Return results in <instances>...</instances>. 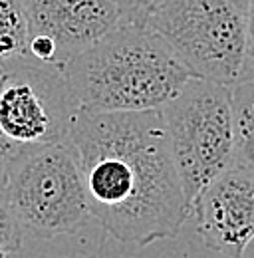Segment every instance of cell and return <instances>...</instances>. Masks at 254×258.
I'll list each match as a JSON object with an SVG mask.
<instances>
[{
    "label": "cell",
    "mask_w": 254,
    "mask_h": 258,
    "mask_svg": "<svg viewBox=\"0 0 254 258\" xmlns=\"http://www.w3.org/2000/svg\"><path fill=\"white\" fill-rule=\"evenodd\" d=\"M70 141L78 149L88 209L123 244L175 238L189 205L161 109L82 111Z\"/></svg>",
    "instance_id": "obj_1"
},
{
    "label": "cell",
    "mask_w": 254,
    "mask_h": 258,
    "mask_svg": "<svg viewBox=\"0 0 254 258\" xmlns=\"http://www.w3.org/2000/svg\"><path fill=\"white\" fill-rule=\"evenodd\" d=\"M82 111L161 109L193 78L149 26L121 20L62 66Z\"/></svg>",
    "instance_id": "obj_2"
},
{
    "label": "cell",
    "mask_w": 254,
    "mask_h": 258,
    "mask_svg": "<svg viewBox=\"0 0 254 258\" xmlns=\"http://www.w3.org/2000/svg\"><path fill=\"white\" fill-rule=\"evenodd\" d=\"M147 26L193 78L234 88L248 74V0H165Z\"/></svg>",
    "instance_id": "obj_3"
},
{
    "label": "cell",
    "mask_w": 254,
    "mask_h": 258,
    "mask_svg": "<svg viewBox=\"0 0 254 258\" xmlns=\"http://www.w3.org/2000/svg\"><path fill=\"white\" fill-rule=\"evenodd\" d=\"M161 113L190 215L195 199L234 167L232 88L189 78L181 92L161 107Z\"/></svg>",
    "instance_id": "obj_4"
},
{
    "label": "cell",
    "mask_w": 254,
    "mask_h": 258,
    "mask_svg": "<svg viewBox=\"0 0 254 258\" xmlns=\"http://www.w3.org/2000/svg\"><path fill=\"white\" fill-rule=\"evenodd\" d=\"M0 191L24 232L38 238L74 234L92 217L82 161L70 139L14 155Z\"/></svg>",
    "instance_id": "obj_5"
},
{
    "label": "cell",
    "mask_w": 254,
    "mask_h": 258,
    "mask_svg": "<svg viewBox=\"0 0 254 258\" xmlns=\"http://www.w3.org/2000/svg\"><path fill=\"white\" fill-rule=\"evenodd\" d=\"M76 115L62 68L26 58L0 76V141L14 155L70 139Z\"/></svg>",
    "instance_id": "obj_6"
},
{
    "label": "cell",
    "mask_w": 254,
    "mask_h": 258,
    "mask_svg": "<svg viewBox=\"0 0 254 258\" xmlns=\"http://www.w3.org/2000/svg\"><path fill=\"white\" fill-rule=\"evenodd\" d=\"M207 248L224 258H244L254 240V171L232 167L190 205Z\"/></svg>",
    "instance_id": "obj_7"
},
{
    "label": "cell",
    "mask_w": 254,
    "mask_h": 258,
    "mask_svg": "<svg viewBox=\"0 0 254 258\" xmlns=\"http://www.w3.org/2000/svg\"><path fill=\"white\" fill-rule=\"evenodd\" d=\"M28 36L50 38L62 66L111 32L123 18L113 0H20Z\"/></svg>",
    "instance_id": "obj_8"
},
{
    "label": "cell",
    "mask_w": 254,
    "mask_h": 258,
    "mask_svg": "<svg viewBox=\"0 0 254 258\" xmlns=\"http://www.w3.org/2000/svg\"><path fill=\"white\" fill-rule=\"evenodd\" d=\"M28 58V22L20 0H0V76Z\"/></svg>",
    "instance_id": "obj_9"
},
{
    "label": "cell",
    "mask_w": 254,
    "mask_h": 258,
    "mask_svg": "<svg viewBox=\"0 0 254 258\" xmlns=\"http://www.w3.org/2000/svg\"><path fill=\"white\" fill-rule=\"evenodd\" d=\"M234 113V167L254 171V78H244L232 88Z\"/></svg>",
    "instance_id": "obj_10"
},
{
    "label": "cell",
    "mask_w": 254,
    "mask_h": 258,
    "mask_svg": "<svg viewBox=\"0 0 254 258\" xmlns=\"http://www.w3.org/2000/svg\"><path fill=\"white\" fill-rule=\"evenodd\" d=\"M24 228L20 225L16 213L12 211L8 199L0 191V250L12 254L18 252L22 246Z\"/></svg>",
    "instance_id": "obj_11"
},
{
    "label": "cell",
    "mask_w": 254,
    "mask_h": 258,
    "mask_svg": "<svg viewBox=\"0 0 254 258\" xmlns=\"http://www.w3.org/2000/svg\"><path fill=\"white\" fill-rule=\"evenodd\" d=\"M121 12V18L133 24L147 26L149 18L157 12L165 0H113Z\"/></svg>",
    "instance_id": "obj_12"
},
{
    "label": "cell",
    "mask_w": 254,
    "mask_h": 258,
    "mask_svg": "<svg viewBox=\"0 0 254 258\" xmlns=\"http://www.w3.org/2000/svg\"><path fill=\"white\" fill-rule=\"evenodd\" d=\"M12 157H14V153L0 141V189H2V183H4V177H6V171H8Z\"/></svg>",
    "instance_id": "obj_13"
},
{
    "label": "cell",
    "mask_w": 254,
    "mask_h": 258,
    "mask_svg": "<svg viewBox=\"0 0 254 258\" xmlns=\"http://www.w3.org/2000/svg\"><path fill=\"white\" fill-rule=\"evenodd\" d=\"M248 54L254 58V0H248Z\"/></svg>",
    "instance_id": "obj_14"
},
{
    "label": "cell",
    "mask_w": 254,
    "mask_h": 258,
    "mask_svg": "<svg viewBox=\"0 0 254 258\" xmlns=\"http://www.w3.org/2000/svg\"><path fill=\"white\" fill-rule=\"evenodd\" d=\"M246 78H254V58H250V64H248V74Z\"/></svg>",
    "instance_id": "obj_15"
},
{
    "label": "cell",
    "mask_w": 254,
    "mask_h": 258,
    "mask_svg": "<svg viewBox=\"0 0 254 258\" xmlns=\"http://www.w3.org/2000/svg\"><path fill=\"white\" fill-rule=\"evenodd\" d=\"M0 258H8V252H4V250H0Z\"/></svg>",
    "instance_id": "obj_16"
}]
</instances>
